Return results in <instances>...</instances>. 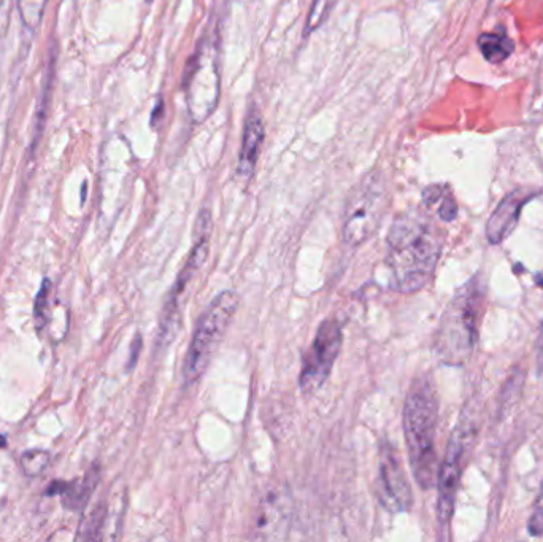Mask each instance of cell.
Wrapping results in <instances>:
<instances>
[{"label":"cell","mask_w":543,"mask_h":542,"mask_svg":"<svg viewBox=\"0 0 543 542\" xmlns=\"http://www.w3.org/2000/svg\"><path fill=\"white\" fill-rule=\"evenodd\" d=\"M439 398L431 377H418L404 404V436L410 468L421 490H431L437 482L436 433Z\"/></svg>","instance_id":"7a4b0ae2"},{"label":"cell","mask_w":543,"mask_h":542,"mask_svg":"<svg viewBox=\"0 0 543 542\" xmlns=\"http://www.w3.org/2000/svg\"><path fill=\"white\" fill-rule=\"evenodd\" d=\"M336 2L337 0H313L309 16H307V23H305V35L313 34L316 29H320L326 23Z\"/></svg>","instance_id":"9a60e30c"},{"label":"cell","mask_w":543,"mask_h":542,"mask_svg":"<svg viewBox=\"0 0 543 542\" xmlns=\"http://www.w3.org/2000/svg\"><path fill=\"white\" fill-rule=\"evenodd\" d=\"M388 204L386 183L380 171H370L351 190L343 215V241L359 247L377 233Z\"/></svg>","instance_id":"5b68a950"},{"label":"cell","mask_w":543,"mask_h":542,"mask_svg":"<svg viewBox=\"0 0 543 542\" xmlns=\"http://www.w3.org/2000/svg\"><path fill=\"white\" fill-rule=\"evenodd\" d=\"M50 461V455L43 450H32V452H26L21 458V465H23V471L27 476H39L45 471Z\"/></svg>","instance_id":"e0dca14e"},{"label":"cell","mask_w":543,"mask_h":542,"mask_svg":"<svg viewBox=\"0 0 543 542\" xmlns=\"http://www.w3.org/2000/svg\"><path fill=\"white\" fill-rule=\"evenodd\" d=\"M239 304L240 299L235 291H221L197 320L193 339L183 360V382L186 387L197 384L204 376L216 349L228 333Z\"/></svg>","instance_id":"277c9868"},{"label":"cell","mask_w":543,"mask_h":542,"mask_svg":"<svg viewBox=\"0 0 543 542\" xmlns=\"http://www.w3.org/2000/svg\"><path fill=\"white\" fill-rule=\"evenodd\" d=\"M478 434V423L474 415L470 414L469 406L459 417L458 425L451 433L445 457L439 466L437 474V520L442 527H447L455 512L456 495H458L459 481L463 476L464 465Z\"/></svg>","instance_id":"8992f818"},{"label":"cell","mask_w":543,"mask_h":542,"mask_svg":"<svg viewBox=\"0 0 543 542\" xmlns=\"http://www.w3.org/2000/svg\"><path fill=\"white\" fill-rule=\"evenodd\" d=\"M537 193L528 190H515L507 194L499 206L491 213L486 223V239L491 245L501 244L517 228L521 210Z\"/></svg>","instance_id":"8fae6325"},{"label":"cell","mask_w":543,"mask_h":542,"mask_svg":"<svg viewBox=\"0 0 543 542\" xmlns=\"http://www.w3.org/2000/svg\"><path fill=\"white\" fill-rule=\"evenodd\" d=\"M375 495L386 511L393 514L409 512L413 508V492L401 457L393 444L385 439L378 450V476Z\"/></svg>","instance_id":"9c48e42d"},{"label":"cell","mask_w":543,"mask_h":542,"mask_svg":"<svg viewBox=\"0 0 543 542\" xmlns=\"http://www.w3.org/2000/svg\"><path fill=\"white\" fill-rule=\"evenodd\" d=\"M148 2H151V0H148Z\"/></svg>","instance_id":"44dd1931"},{"label":"cell","mask_w":543,"mask_h":542,"mask_svg":"<svg viewBox=\"0 0 543 542\" xmlns=\"http://www.w3.org/2000/svg\"><path fill=\"white\" fill-rule=\"evenodd\" d=\"M162 112H164V104H162V99H159L158 105L155 107V112H153V117H151V124L156 126V121L161 120Z\"/></svg>","instance_id":"ffe728a7"},{"label":"cell","mask_w":543,"mask_h":542,"mask_svg":"<svg viewBox=\"0 0 543 542\" xmlns=\"http://www.w3.org/2000/svg\"><path fill=\"white\" fill-rule=\"evenodd\" d=\"M343 345L342 323L336 317L326 318L316 331L310 349L305 353L299 374V387L304 393H315L326 384Z\"/></svg>","instance_id":"ba28073f"},{"label":"cell","mask_w":543,"mask_h":542,"mask_svg":"<svg viewBox=\"0 0 543 542\" xmlns=\"http://www.w3.org/2000/svg\"><path fill=\"white\" fill-rule=\"evenodd\" d=\"M264 140V123L258 113H251L245 121L243 129L242 148H240L237 175L242 179H250L258 163L259 150Z\"/></svg>","instance_id":"7c38bea8"},{"label":"cell","mask_w":543,"mask_h":542,"mask_svg":"<svg viewBox=\"0 0 543 542\" xmlns=\"http://www.w3.org/2000/svg\"><path fill=\"white\" fill-rule=\"evenodd\" d=\"M529 535H543V509L539 508L532 512L531 519L528 522Z\"/></svg>","instance_id":"ac0fdd59"},{"label":"cell","mask_w":543,"mask_h":542,"mask_svg":"<svg viewBox=\"0 0 543 542\" xmlns=\"http://www.w3.org/2000/svg\"><path fill=\"white\" fill-rule=\"evenodd\" d=\"M524 374L521 371L515 372L505 382L504 388H502L501 398H499V415H504L509 411L513 401L521 395V388H523Z\"/></svg>","instance_id":"2e32d148"},{"label":"cell","mask_w":543,"mask_h":542,"mask_svg":"<svg viewBox=\"0 0 543 542\" xmlns=\"http://www.w3.org/2000/svg\"><path fill=\"white\" fill-rule=\"evenodd\" d=\"M386 264L391 287L410 295L423 290L436 272L442 256L443 236L424 213H402L389 228Z\"/></svg>","instance_id":"6da1fadb"},{"label":"cell","mask_w":543,"mask_h":542,"mask_svg":"<svg viewBox=\"0 0 543 542\" xmlns=\"http://www.w3.org/2000/svg\"><path fill=\"white\" fill-rule=\"evenodd\" d=\"M0 2H2V0H0Z\"/></svg>","instance_id":"7402d4cb"},{"label":"cell","mask_w":543,"mask_h":542,"mask_svg":"<svg viewBox=\"0 0 543 542\" xmlns=\"http://www.w3.org/2000/svg\"><path fill=\"white\" fill-rule=\"evenodd\" d=\"M291 520V501L285 488H270L259 503L253 533L256 539H283Z\"/></svg>","instance_id":"30bf717a"},{"label":"cell","mask_w":543,"mask_h":542,"mask_svg":"<svg viewBox=\"0 0 543 542\" xmlns=\"http://www.w3.org/2000/svg\"><path fill=\"white\" fill-rule=\"evenodd\" d=\"M536 350H537V372H539V376H540V374H542V369H543V323H542V328H540L539 339H537Z\"/></svg>","instance_id":"d6986e66"},{"label":"cell","mask_w":543,"mask_h":542,"mask_svg":"<svg viewBox=\"0 0 543 542\" xmlns=\"http://www.w3.org/2000/svg\"><path fill=\"white\" fill-rule=\"evenodd\" d=\"M478 48L482 55L491 64H501L512 55L515 50V43L509 39L504 31L486 32L478 37Z\"/></svg>","instance_id":"4fadbf2b"},{"label":"cell","mask_w":543,"mask_h":542,"mask_svg":"<svg viewBox=\"0 0 543 542\" xmlns=\"http://www.w3.org/2000/svg\"><path fill=\"white\" fill-rule=\"evenodd\" d=\"M212 213L208 209H202L194 223V244L189 252L188 261L178 274L174 287L170 290L169 298L162 310L161 322H159V344L166 349L170 342L174 341L180 331L181 325V298L188 290L189 283L201 271L208 253H210V237H212Z\"/></svg>","instance_id":"52a82bcc"},{"label":"cell","mask_w":543,"mask_h":542,"mask_svg":"<svg viewBox=\"0 0 543 542\" xmlns=\"http://www.w3.org/2000/svg\"><path fill=\"white\" fill-rule=\"evenodd\" d=\"M423 201L428 207L436 206L437 202H439V212L437 213L447 223L458 217V206H456L455 199L450 193H445L443 186L434 185L426 188L423 193Z\"/></svg>","instance_id":"5bb4252c"},{"label":"cell","mask_w":543,"mask_h":542,"mask_svg":"<svg viewBox=\"0 0 543 542\" xmlns=\"http://www.w3.org/2000/svg\"><path fill=\"white\" fill-rule=\"evenodd\" d=\"M485 299L486 287L480 274L456 291L437 328L434 350L440 360L453 366L469 360L477 344V325Z\"/></svg>","instance_id":"3957f363"}]
</instances>
